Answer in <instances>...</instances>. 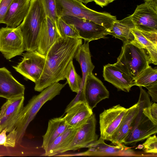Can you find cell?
I'll return each instance as SVG.
<instances>
[{
  "mask_svg": "<svg viewBox=\"0 0 157 157\" xmlns=\"http://www.w3.org/2000/svg\"><path fill=\"white\" fill-rule=\"evenodd\" d=\"M24 96L7 99L0 111V133L6 128L9 132L13 129L24 106Z\"/></svg>",
  "mask_w": 157,
  "mask_h": 157,
  "instance_id": "4fadbf2b",
  "label": "cell"
},
{
  "mask_svg": "<svg viewBox=\"0 0 157 157\" xmlns=\"http://www.w3.org/2000/svg\"><path fill=\"white\" fill-rule=\"evenodd\" d=\"M45 16L41 0H30L27 13L19 26L25 51L36 50L39 33Z\"/></svg>",
  "mask_w": 157,
  "mask_h": 157,
  "instance_id": "5b68a950",
  "label": "cell"
},
{
  "mask_svg": "<svg viewBox=\"0 0 157 157\" xmlns=\"http://www.w3.org/2000/svg\"><path fill=\"white\" fill-rule=\"evenodd\" d=\"M131 31L135 40L147 52L150 63L157 64V31L147 32L139 30L136 28Z\"/></svg>",
  "mask_w": 157,
  "mask_h": 157,
  "instance_id": "44dd1931",
  "label": "cell"
},
{
  "mask_svg": "<svg viewBox=\"0 0 157 157\" xmlns=\"http://www.w3.org/2000/svg\"><path fill=\"white\" fill-rule=\"evenodd\" d=\"M56 2L58 17L70 16L87 20L102 26L109 33L117 20L116 16L91 10L77 0H56Z\"/></svg>",
  "mask_w": 157,
  "mask_h": 157,
  "instance_id": "277c9868",
  "label": "cell"
},
{
  "mask_svg": "<svg viewBox=\"0 0 157 157\" xmlns=\"http://www.w3.org/2000/svg\"><path fill=\"white\" fill-rule=\"evenodd\" d=\"M135 28L142 31H157V0L138 5L131 15Z\"/></svg>",
  "mask_w": 157,
  "mask_h": 157,
  "instance_id": "9c48e42d",
  "label": "cell"
},
{
  "mask_svg": "<svg viewBox=\"0 0 157 157\" xmlns=\"http://www.w3.org/2000/svg\"><path fill=\"white\" fill-rule=\"evenodd\" d=\"M64 117L69 127L79 128L86 124L93 113L86 102L79 101L65 110Z\"/></svg>",
  "mask_w": 157,
  "mask_h": 157,
  "instance_id": "e0dca14e",
  "label": "cell"
},
{
  "mask_svg": "<svg viewBox=\"0 0 157 157\" xmlns=\"http://www.w3.org/2000/svg\"><path fill=\"white\" fill-rule=\"evenodd\" d=\"M7 130L6 128L4 129L0 133V145L4 146L5 143L6 135V132Z\"/></svg>",
  "mask_w": 157,
  "mask_h": 157,
  "instance_id": "d590c367",
  "label": "cell"
},
{
  "mask_svg": "<svg viewBox=\"0 0 157 157\" xmlns=\"http://www.w3.org/2000/svg\"><path fill=\"white\" fill-rule=\"evenodd\" d=\"M109 92L103 83L91 73L86 78L85 88L86 102L92 110L102 100L109 98Z\"/></svg>",
  "mask_w": 157,
  "mask_h": 157,
  "instance_id": "5bb4252c",
  "label": "cell"
},
{
  "mask_svg": "<svg viewBox=\"0 0 157 157\" xmlns=\"http://www.w3.org/2000/svg\"><path fill=\"white\" fill-rule=\"evenodd\" d=\"M96 124L95 116L93 113L86 123L78 129L71 141L61 151L60 154L87 147L96 142L98 138L96 132Z\"/></svg>",
  "mask_w": 157,
  "mask_h": 157,
  "instance_id": "8fae6325",
  "label": "cell"
},
{
  "mask_svg": "<svg viewBox=\"0 0 157 157\" xmlns=\"http://www.w3.org/2000/svg\"><path fill=\"white\" fill-rule=\"evenodd\" d=\"M24 51V40L19 26L0 29V52L6 59L21 55Z\"/></svg>",
  "mask_w": 157,
  "mask_h": 157,
  "instance_id": "52a82bcc",
  "label": "cell"
},
{
  "mask_svg": "<svg viewBox=\"0 0 157 157\" xmlns=\"http://www.w3.org/2000/svg\"><path fill=\"white\" fill-rule=\"evenodd\" d=\"M60 37L56 23L46 16L39 33L36 50L46 57L50 48Z\"/></svg>",
  "mask_w": 157,
  "mask_h": 157,
  "instance_id": "9a60e30c",
  "label": "cell"
},
{
  "mask_svg": "<svg viewBox=\"0 0 157 157\" xmlns=\"http://www.w3.org/2000/svg\"><path fill=\"white\" fill-rule=\"evenodd\" d=\"M103 75L105 80L120 90L129 92L134 86V80L114 64L104 66Z\"/></svg>",
  "mask_w": 157,
  "mask_h": 157,
  "instance_id": "ac0fdd59",
  "label": "cell"
},
{
  "mask_svg": "<svg viewBox=\"0 0 157 157\" xmlns=\"http://www.w3.org/2000/svg\"><path fill=\"white\" fill-rule=\"evenodd\" d=\"M135 28L131 15L121 20L115 21L109 34L119 39L123 44H125L135 40L131 31Z\"/></svg>",
  "mask_w": 157,
  "mask_h": 157,
  "instance_id": "603a6c76",
  "label": "cell"
},
{
  "mask_svg": "<svg viewBox=\"0 0 157 157\" xmlns=\"http://www.w3.org/2000/svg\"><path fill=\"white\" fill-rule=\"evenodd\" d=\"M109 3L112 2L115 0H106Z\"/></svg>",
  "mask_w": 157,
  "mask_h": 157,
  "instance_id": "f35d334b",
  "label": "cell"
},
{
  "mask_svg": "<svg viewBox=\"0 0 157 157\" xmlns=\"http://www.w3.org/2000/svg\"><path fill=\"white\" fill-rule=\"evenodd\" d=\"M145 2H146V1H151V0H144Z\"/></svg>",
  "mask_w": 157,
  "mask_h": 157,
  "instance_id": "ab89813d",
  "label": "cell"
},
{
  "mask_svg": "<svg viewBox=\"0 0 157 157\" xmlns=\"http://www.w3.org/2000/svg\"><path fill=\"white\" fill-rule=\"evenodd\" d=\"M69 127L64 117L54 118L49 120L45 134L43 136L42 147L45 150L59 136Z\"/></svg>",
  "mask_w": 157,
  "mask_h": 157,
  "instance_id": "cb8c5ba5",
  "label": "cell"
},
{
  "mask_svg": "<svg viewBox=\"0 0 157 157\" xmlns=\"http://www.w3.org/2000/svg\"><path fill=\"white\" fill-rule=\"evenodd\" d=\"M79 1L82 3L85 4H87L89 2H91L94 1V0H77Z\"/></svg>",
  "mask_w": 157,
  "mask_h": 157,
  "instance_id": "74e56055",
  "label": "cell"
},
{
  "mask_svg": "<svg viewBox=\"0 0 157 157\" xmlns=\"http://www.w3.org/2000/svg\"><path fill=\"white\" fill-rule=\"evenodd\" d=\"M145 91L143 89L140 90L138 102L139 110L134 118L130 131L123 141V143L125 144L136 143L157 132V125L154 124L143 112Z\"/></svg>",
  "mask_w": 157,
  "mask_h": 157,
  "instance_id": "8992f818",
  "label": "cell"
},
{
  "mask_svg": "<svg viewBox=\"0 0 157 157\" xmlns=\"http://www.w3.org/2000/svg\"><path fill=\"white\" fill-rule=\"evenodd\" d=\"M21 61L13 67L25 78L35 83L40 78L44 68L46 57L37 50L22 54Z\"/></svg>",
  "mask_w": 157,
  "mask_h": 157,
  "instance_id": "ba28073f",
  "label": "cell"
},
{
  "mask_svg": "<svg viewBox=\"0 0 157 157\" xmlns=\"http://www.w3.org/2000/svg\"><path fill=\"white\" fill-rule=\"evenodd\" d=\"M17 133L14 129L9 132L6 136V140L4 145L6 147H13L15 146Z\"/></svg>",
  "mask_w": 157,
  "mask_h": 157,
  "instance_id": "d6a6232c",
  "label": "cell"
},
{
  "mask_svg": "<svg viewBox=\"0 0 157 157\" xmlns=\"http://www.w3.org/2000/svg\"><path fill=\"white\" fill-rule=\"evenodd\" d=\"M139 109L138 102L128 109L117 129L108 140L115 145H120L123 143L131 130Z\"/></svg>",
  "mask_w": 157,
  "mask_h": 157,
  "instance_id": "7402d4cb",
  "label": "cell"
},
{
  "mask_svg": "<svg viewBox=\"0 0 157 157\" xmlns=\"http://www.w3.org/2000/svg\"><path fill=\"white\" fill-rule=\"evenodd\" d=\"M150 63L147 52L135 40L123 44L114 64L134 80Z\"/></svg>",
  "mask_w": 157,
  "mask_h": 157,
  "instance_id": "3957f363",
  "label": "cell"
},
{
  "mask_svg": "<svg viewBox=\"0 0 157 157\" xmlns=\"http://www.w3.org/2000/svg\"><path fill=\"white\" fill-rule=\"evenodd\" d=\"M78 128L69 127L44 150V153L42 155L51 156L60 154L71 141Z\"/></svg>",
  "mask_w": 157,
  "mask_h": 157,
  "instance_id": "d4e9b609",
  "label": "cell"
},
{
  "mask_svg": "<svg viewBox=\"0 0 157 157\" xmlns=\"http://www.w3.org/2000/svg\"><path fill=\"white\" fill-rule=\"evenodd\" d=\"M30 3V0H13L2 23L12 28L19 26L27 13Z\"/></svg>",
  "mask_w": 157,
  "mask_h": 157,
  "instance_id": "ffe728a7",
  "label": "cell"
},
{
  "mask_svg": "<svg viewBox=\"0 0 157 157\" xmlns=\"http://www.w3.org/2000/svg\"><path fill=\"white\" fill-rule=\"evenodd\" d=\"M143 145V150L145 153L157 155V137L155 134L148 137Z\"/></svg>",
  "mask_w": 157,
  "mask_h": 157,
  "instance_id": "4dcf8cb0",
  "label": "cell"
},
{
  "mask_svg": "<svg viewBox=\"0 0 157 157\" xmlns=\"http://www.w3.org/2000/svg\"><path fill=\"white\" fill-rule=\"evenodd\" d=\"M62 18L73 25L78 31L80 38L90 42L104 38L109 32L104 27L93 21L73 16H66Z\"/></svg>",
  "mask_w": 157,
  "mask_h": 157,
  "instance_id": "30bf717a",
  "label": "cell"
},
{
  "mask_svg": "<svg viewBox=\"0 0 157 157\" xmlns=\"http://www.w3.org/2000/svg\"><path fill=\"white\" fill-rule=\"evenodd\" d=\"M89 42L85 41L78 47L74 58L79 63L82 73V82L77 94L81 97L85 96V88L86 78L92 73L94 66L92 62L89 47Z\"/></svg>",
  "mask_w": 157,
  "mask_h": 157,
  "instance_id": "d6986e66",
  "label": "cell"
},
{
  "mask_svg": "<svg viewBox=\"0 0 157 157\" xmlns=\"http://www.w3.org/2000/svg\"><path fill=\"white\" fill-rule=\"evenodd\" d=\"M149 115L150 120L157 125V104L154 102L151 104L149 109Z\"/></svg>",
  "mask_w": 157,
  "mask_h": 157,
  "instance_id": "836d02e7",
  "label": "cell"
},
{
  "mask_svg": "<svg viewBox=\"0 0 157 157\" xmlns=\"http://www.w3.org/2000/svg\"><path fill=\"white\" fill-rule=\"evenodd\" d=\"M45 16L56 23L58 18L56 0H41Z\"/></svg>",
  "mask_w": 157,
  "mask_h": 157,
  "instance_id": "f546056e",
  "label": "cell"
},
{
  "mask_svg": "<svg viewBox=\"0 0 157 157\" xmlns=\"http://www.w3.org/2000/svg\"><path fill=\"white\" fill-rule=\"evenodd\" d=\"M128 108L117 105L100 114V138L108 140L117 129Z\"/></svg>",
  "mask_w": 157,
  "mask_h": 157,
  "instance_id": "7c38bea8",
  "label": "cell"
},
{
  "mask_svg": "<svg viewBox=\"0 0 157 157\" xmlns=\"http://www.w3.org/2000/svg\"><path fill=\"white\" fill-rule=\"evenodd\" d=\"M67 83H55L47 87L39 94L35 95L23 107L14 125L17 133L16 144H20L26 129L42 106L59 94Z\"/></svg>",
  "mask_w": 157,
  "mask_h": 157,
  "instance_id": "7a4b0ae2",
  "label": "cell"
},
{
  "mask_svg": "<svg viewBox=\"0 0 157 157\" xmlns=\"http://www.w3.org/2000/svg\"><path fill=\"white\" fill-rule=\"evenodd\" d=\"M96 4L99 5L101 7L107 6L108 2L106 0H94Z\"/></svg>",
  "mask_w": 157,
  "mask_h": 157,
  "instance_id": "8d00e7d4",
  "label": "cell"
},
{
  "mask_svg": "<svg viewBox=\"0 0 157 157\" xmlns=\"http://www.w3.org/2000/svg\"><path fill=\"white\" fill-rule=\"evenodd\" d=\"M124 146L121 144L111 146L105 143L104 140L100 138L95 142L91 144L87 147L86 151L72 155H111L118 153L124 149Z\"/></svg>",
  "mask_w": 157,
  "mask_h": 157,
  "instance_id": "484cf974",
  "label": "cell"
},
{
  "mask_svg": "<svg viewBox=\"0 0 157 157\" xmlns=\"http://www.w3.org/2000/svg\"><path fill=\"white\" fill-rule=\"evenodd\" d=\"M56 24L57 30L61 37L81 38L74 26L66 23L61 17L57 18Z\"/></svg>",
  "mask_w": 157,
  "mask_h": 157,
  "instance_id": "f1b7e54d",
  "label": "cell"
},
{
  "mask_svg": "<svg viewBox=\"0 0 157 157\" xmlns=\"http://www.w3.org/2000/svg\"><path fill=\"white\" fill-rule=\"evenodd\" d=\"M157 68L151 66L144 70L134 80V85L146 87L157 82Z\"/></svg>",
  "mask_w": 157,
  "mask_h": 157,
  "instance_id": "4316f807",
  "label": "cell"
},
{
  "mask_svg": "<svg viewBox=\"0 0 157 157\" xmlns=\"http://www.w3.org/2000/svg\"><path fill=\"white\" fill-rule=\"evenodd\" d=\"M13 0H0V24L3 20Z\"/></svg>",
  "mask_w": 157,
  "mask_h": 157,
  "instance_id": "1f68e13d",
  "label": "cell"
},
{
  "mask_svg": "<svg viewBox=\"0 0 157 157\" xmlns=\"http://www.w3.org/2000/svg\"><path fill=\"white\" fill-rule=\"evenodd\" d=\"M146 88L148 89V93L151 97L152 101L154 102H157V82Z\"/></svg>",
  "mask_w": 157,
  "mask_h": 157,
  "instance_id": "e575fe53",
  "label": "cell"
},
{
  "mask_svg": "<svg viewBox=\"0 0 157 157\" xmlns=\"http://www.w3.org/2000/svg\"><path fill=\"white\" fill-rule=\"evenodd\" d=\"M64 77L67 79L66 82L68 84L71 90L78 93L79 91L82 82V78L76 73L73 63L71 61L67 67Z\"/></svg>",
  "mask_w": 157,
  "mask_h": 157,
  "instance_id": "83f0119b",
  "label": "cell"
},
{
  "mask_svg": "<svg viewBox=\"0 0 157 157\" xmlns=\"http://www.w3.org/2000/svg\"><path fill=\"white\" fill-rule=\"evenodd\" d=\"M82 39L60 37L48 52L43 73L35 83V91L41 92L48 86L65 78L66 70L73 61Z\"/></svg>",
  "mask_w": 157,
  "mask_h": 157,
  "instance_id": "6da1fadb",
  "label": "cell"
},
{
  "mask_svg": "<svg viewBox=\"0 0 157 157\" xmlns=\"http://www.w3.org/2000/svg\"><path fill=\"white\" fill-rule=\"evenodd\" d=\"M25 89L6 68H0V97L7 100L24 96Z\"/></svg>",
  "mask_w": 157,
  "mask_h": 157,
  "instance_id": "2e32d148",
  "label": "cell"
}]
</instances>
